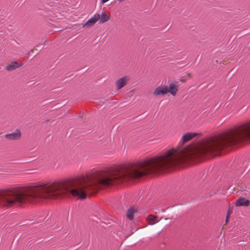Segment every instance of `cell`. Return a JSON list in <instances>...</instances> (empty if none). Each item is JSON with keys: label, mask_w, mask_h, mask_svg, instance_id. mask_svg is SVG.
I'll return each mask as SVG.
<instances>
[{"label": "cell", "mask_w": 250, "mask_h": 250, "mask_svg": "<svg viewBox=\"0 0 250 250\" xmlns=\"http://www.w3.org/2000/svg\"><path fill=\"white\" fill-rule=\"evenodd\" d=\"M23 65V64H20L15 62H13L6 65V69L8 70H14L19 68Z\"/></svg>", "instance_id": "cell-7"}, {"label": "cell", "mask_w": 250, "mask_h": 250, "mask_svg": "<svg viewBox=\"0 0 250 250\" xmlns=\"http://www.w3.org/2000/svg\"><path fill=\"white\" fill-rule=\"evenodd\" d=\"M169 92L170 93L171 95L175 96L178 90L177 85H176L175 84H170L169 87Z\"/></svg>", "instance_id": "cell-9"}, {"label": "cell", "mask_w": 250, "mask_h": 250, "mask_svg": "<svg viewBox=\"0 0 250 250\" xmlns=\"http://www.w3.org/2000/svg\"><path fill=\"white\" fill-rule=\"evenodd\" d=\"M100 16L98 13L94 15L90 19L88 20L85 24L83 25V27H89L94 25L96 23H97L100 20Z\"/></svg>", "instance_id": "cell-2"}, {"label": "cell", "mask_w": 250, "mask_h": 250, "mask_svg": "<svg viewBox=\"0 0 250 250\" xmlns=\"http://www.w3.org/2000/svg\"><path fill=\"white\" fill-rule=\"evenodd\" d=\"M199 133L198 132H187L183 136L182 143L185 144L186 142L191 140L196 136L199 135Z\"/></svg>", "instance_id": "cell-4"}, {"label": "cell", "mask_w": 250, "mask_h": 250, "mask_svg": "<svg viewBox=\"0 0 250 250\" xmlns=\"http://www.w3.org/2000/svg\"><path fill=\"white\" fill-rule=\"evenodd\" d=\"M129 80V77L128 76H125L119 79L116 82V90H119L126 85Z\"/></svg>", "instance_id": "cell-1"}, {"label": "cell", "mask_w": 250, "mask_h": 250, "mask_svg": "<svg viewBox=\"0 0 250 250\" xmlns=\"http://www.w3.org/2000/svg\"><path fill=\"white\" fill-rule=\"evenodd\" d=\"M21 137V132L20 130H17L15 132L5 135V137L9 140H18L20 139Z\"/></svg>", "instance_id": "cell-5"}, {"label": "cell", "mask_w": 250, "mask_h": 250, "mask_svg": "<svg viewBox=\"0 0 250 250\" xmlns=\"http://www.w3.org/2000/svg\"><path fill=\"white\" fill-rule=\"evenodd\" d=\"M157 219H158V218L156 216L150 215L148 217L147 220L148 223L149 224L152 225V224H155V223H156V222L157 221Z\"/></svg>", "instance_id": "cell-11"}, {"label": "cell", "mask_w": 250, "mask_h": 250, "mask_svg": "<svg viewBox=\"0 0 250 250\" xmlns=\"http://www.w3.org/2000/svg\"><path fill=\"white\" fill-rule=\"evenodd\" d=\"M169 92V87L167 85H161L157 87L154 91V94L156 95H163Z\"/></svg>", "instance_id": "cell-3"}, {"label": "cell", "mask_w": 250, "mask_h": 250, "mask_svg": "<svg viewBox=\"0 0 250 250\" xmlns=\"http://www.w3.org/2000/svg\"><path fill=\"white\" fill-rule=\"evenodd\" d=\"M110 181H111V179H105V180L102 181L101 182V183H102V184H105V185H108V184H110Z\"/></svg>", "instance_id": "cell-13"}, {"label": "cell", "mask_w": 250, "mask_h": 250, "mask_svg": "<svg viewBox=\"0 0 250 250\" xmlns=\"http://www.w3.org/2000/svg\"><path fill=\"white\" fill-rule=\"evenodd\" d=\"M110 19V15H108L105 12H103L100 16V23H105L108 22Z\"/></svg>", "instance_id": "cell-10"}, {"label": "cell", "mask_w": 250, "mask_h": 250, "mask_svg": "<svg viewBox=\"0 0 250 250\" xmlns=\"http://www.w3.org/2000/svg\"><path fill=\"white\" fill-rule=\"evenodd\" d=\"M85 197H86V194L84 192L81 193H80V194H79V199H85Z\"/></svg>", "instance_id": "cell-12"}, {"label": "cell", "mask_w": 250, "mask_h": 250, "mask_svg": "<svg viewBox=\"0 0 250 250\" xmlns=\"http://www.w3.org/2000/svg\"><path fill=\"white\" fill-rule=\"evenodd\" d=\"M250 205V201L245 198L240 197L236 202V206L237 207L240 206H245L248 207Z\"/></svg>", "instance_id": "cell-6"}, {"label": "cell", "mask_w": 250, "mask_h": 250, "mask_svg": "<svg viewBox=\"0 0 250 250\" xmlns=\"http://www.w3.org/2000/svg\"><path fill=\"white\" fill-rule=\"evenodd\" d=\"M107 1H102V3H105V2H107Z\"/></svg>", "instance_id": "cell-15"}, {"label": "cell", "mask_w": 250, "mask_h": 250, "mask_svg": "<svg viewBox=\"0 0 250 250\" xmlns=\"http://www.w3.org/2000/svg\"><path fill=\"white\" fill-rule=\"evenodd\" d=\"M71 194L73 196H77V195H79V193L78 191V190H71Z\"/></svg>", "instance_id": "cell-14"}, {"label": "cell", "mask_w": 250, "mask_h": 250, "mask_svg": "<svg viewBox=\"0 0 250 250\" xmlns=\"http://www.w3.org/2000/svg\"><path fill=\"white\" fill-rule=\"evenodd\" d=\"M137 211L135 207H131L130 208L127 213V217L130 219V220H132L134 217V215L135 214V212Z\"/></svg>", "instance_id": "cell-8"}]
</instances>
